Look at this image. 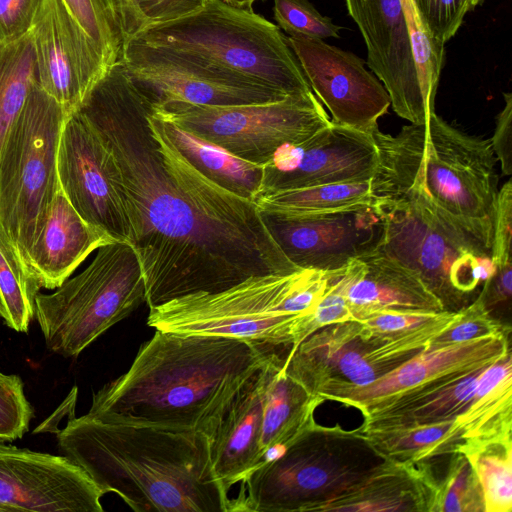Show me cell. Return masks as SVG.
Segmentation results:
<instances>
[{
  "mask_svg": "<svg viewBox=\"0 0 512 512\" xmlns=\"http://www.w3.org/2000/svg\"><path fill=\"white\" fill-rule=\"evenodd\" d=\"M76 212L60 185L27 259V270L40 288L60 287L85 259L115 242Z\"/></svg>",
  "mask_w": 512,
  "mask_h": 512,
  "instance_id": "cell-24",
  "label": "cell"
},
{
  "mask_svg": "<svg viewBox=\"0 0 512 512\" xmlns=\"http://www.w3.org/2000/svg\"><path fill=\"white\" fill-rule=\"evenodd\" d=\"M329 275L345 296L355 321L386 312L447 310L414 271L377 248Z\"/></svg>",
  "mask_w": 512,
  "mask_h": 512,
  "instance_id": "cell-22",
  "label": "cell"
},
{
  "mask_svg": "<svg viewBox=\"0 0 512 512\" xmlns=\"http://www.w3.org/2000/svg\"><path fill=\"white\" fill-rule=\"evenodd\" d=\"M35 82L32 31L22 38L0 42V152L12 123Z\"/></svg>",
  "mask_w": 512,
  "mask_h": 512,
  "instance_id": "cell-32",
  "label": "cell"
},
{
  "mask_svg": "<svg viewBox=\"0 0 512 512\" xmlns=\"http://www.w3.org/2000/svg\"><path fill=\"white\" fill-rule=\"evenodd\" d=\"M234 7L243 9H252L253 4L258 0H222Z\"/></svg>",
  "mask_w": 512,
  "mask_h": 512,
  "instance_id": "cell-47",
  "label": "cell"
},
{
  "mask_svg": "<svg viewBox=\"0 0 512 512\" xmlns=\"http://www.w3.org/2000/svg\"><path fill=\"white\" fill-rule=\"evenodd\" d=\"M67 116L35 80L0 152V225L26 270L59 188L57 148Z\"/></svg>",
  "mask_w": 512,
  "mask_h": 512,
  "instance_id": "cell-8",
  "label": "cell"
},
{
  "mask_svg": "<svg viewBox=\"0 0 512 512\" xmlns=\"http://www.w3.org/2000/svg\"><path fill=\"white\" fill-rule=\"evenodd\" d=\"M455 315L444 310L424 324L396 332L377 331L361 321L328 325L292 348L284 367L316 398L339 386H365L429 349Z\"/></svg>",
  "mask_w": 512,
  "mask_h": 512,
  "instance_id": "cell-10",
  "label": "cell"
},
{
  "mask_svg": "<svg viewBox=\"0 0 512 512\" xmlns=\"http://www.w3.org/2000/svg\"><path fill=\"white\" fill-rule=\"evenodd\" d=\"M374 467L316 511H428V489L416 464L387 461Z\"/></svg>",
  "mask_w": 512,
  "mask_h": 512,
  "instance_id": "cell-25",
  "label": "cell"
},
{
  "mask_svg": "<svg viewBox=\"0 0 512 512\" xmlns=\"http://www.w3.org/2000/svg\"><path fill=\"white\" fill-rule=\"evenodd\" d=\"M507 331L509 330L491 316L480 292L471 304L456 311L451 325L431 342L430 347L462 343Z\"/></svg>",
  "mask_w": 512,
  "mask_h": 512,
  "instance_id": "cell-39",
  "label": "cell"
},
{
  "mask_svg": "<svg viewBox=\"0 0 512 512\" xmlns=\"http://www.w3.org/2000/svg\"><path fill=\"white\" fill-rule=\"evenodd\" d=\"M451 456L443 480H433L427 474L428 511L485 512L483 491L470 462L458 451Z\"/></svg>",
  "mask_w": 512,
  "mask_h": 512,
  "instance_id": "cell-34",
  "label": "cell"
},
{
  "mask_svg": "<svg viewBox=\"0 0 512 512\" xmlns=\"http://www.w3.org/2000/svg\"><path fill=\"white\" fill-rule=\"evenodd\" d=\"M69 13L91 40L106 68L121 56L120 32L106 0H62Z\"/></svg>",
  "mask_w": 512,
  "mask_h": 512,
  "instance_id": "cell-37",
  "label": "cell"
},
{
  "mask_svg": "<svg viewBox=\"0 0 512 512\" xmlns=\"http://www.w3.org/2000/svg\"><path fill=\"white\" fill-rule=\"evenodd\" d=\"M287 42L333 123L368 134L378 130L391 101L363 59L322 39L289 36Z\"/></svg>",
  "mask_w": 512,
  "mask_h": 512,
  "instance_id": "cell-16",
  "label": "cell"
},
{
  "mask_svg": "<svg viewBox=\"0 0 512 512\" xmlns=\"http://www.w3.org/2000/svg\"><path fill=\"white\" fill-rule=\"evenodd\" d=\"M160 127L175 148L204 176L230 192L254 201L260 194L263 165L241 159L156 115Z\"/></svg>",
  "mask_w": 512,
  "mask_h": 512,
  "instance_id": "cell-27",
  "label": "cell"
},
{
  "mask_svg": "<svg viewBox=\"0 0 512 512\" xmlns=\"http://www.w3.org/2000/svg\"><path fill=\"white\" fill-rule=\"evenodd\" d=\"M370 187L383 218L377 249L414 271L445 309L465 302L495 274L491 250L423 195L375 177Z\"/></svg>",
  "mask_w": 512,
  "mask_h": 512,
  "instance_id": "cell-5",
  "label": "cell"
},
{
  "mask_svg": "<svg viewBox=\"0 0 512 512\" xmlns=\"http://www.w3.org/2000/svg\"><path fill=\"white\" fill-rule=\"evenodd\" d=\"M134 39L198 56L288 96L312 91L280 28L222 0H207L200 10Z\"/></svg>",
  "mask_w": 512,
  "mask_h": 512,
  "instance_id": "cell-6",
  "label": "cell"
},
{
  "mask_svg": "<svg viewBox=\"0 0 512 512\" xmlns=\"http://www.w3.org/2000/svg\"><path fill=\"white\" fill-rule=\"evenodd\" d=\"M43 0H0V42L16 41L28 34Z\"/></svg>",
  "mask_w": 512,
  "mask_h": 512,
  "instance_id": "cell-44",
  "label": "cell"
},
{
  "mask_svg": "<svg viewBox=\"0 0 512 512\" xmlns=\"http://www.w3.org/2000/svg\"><path fill=\"white\" fill-rule=\"evenodd\" d=\"M207 0H106L122 46L145 30L200 10Z\"/></svg>",
  "mask_w": 512,
  "mask_h": 512,
  "instance_id": "cell-35",
  "label": "cell"
},
{
  "mask_svg": "<svg viewBox=\"0 0 512 512\" xmlns=\"http://www.w3.org/2000/svg\"><path fill=\"white\" fill-rule=\"evenodd\" d=\"M41 288L26 270L0 225V294L4 323L17 332H27L35 317V297Z\"/></svg>",
  "mask_w": 512,
  "mask_h": 512,
  "instance_id": "cell-33",
  "label": "cell"
},
{
  "mask_svg": "<svg viewBox=\"0 0 512 512\" xmlns=\"http://www.w3.org/2000/svg\"><path fill=\"white\" fill-rule=\"evenodd\" d=\"M357 437L385 460L411 464L456 452L463 443L456 419L430 424L362 427Z\"/></svg>",
  "mask_w": 512,
  "mask_h": 512,
  "instance_id": "cell-28",
  "label": "cell"
},
{
  "mask_svg": "<svg viewBox=\"0 0 512 512\" xmlns=\"http://www.w3.org/2000/svg\"><path fill=\"white\" fill-rule=\"evenodd\" d=\"M433 36L443 44L461 27L472 11L471 0H413Z\"/></svg>",
  "mask_w": 512,
  "mask_h": 512,
  "instance_id": "cell-41",
  "label": "cell"
},
{
  "mask_svg": "<svg viewBox=\"0 0 512 512\" xmlns=\"http://www.w3.org/2000/svg\"><path fill=\"white\" fill-rule=\"evenodd\" d=\"M486 368L463 377L418 406L362 427L430 424L456 419L471 402L480 375Z\"/></svg>",
  "mask_w": 512,
  "mask_h": 512,
  "instance_id": "cell-36",
  "label": "cell"
},
{
  "mask_svg": "<svg viewBox=\"0 0 512 512\" xmlns=\"http://www.w3.org/2000/svg\"><path fill=\"white\" fill-rule=\"evenodd\" d=\"M377 148L373 176L407 186L491 250L498 192L497 158L488 139L468 135L435 112L396 135L372 134Z\"/></svg>",
  "mask_w": 512,
  "mask_h": 512,
  "instance_id": "cell-4",
  "label": "cell"
},
{
  "mask_svg": "<svg viewBox=\"0 0 512 512\" xmlns=\"http://www.w3.org/2000/svg\"><path fill=\"white\" fill-rule=\"evenodd\" d=\"M146 303L142 270L133 247L115 241L97 249L91 263L53 293L35 297V318L46 347L77 357L116 323Z\"/></svg>",
  "mask_w": 512,
  "mask_h": 512,
  "instance_id": "cell-7",
  "label": "cell"
},
{
  "mask_svg": "<svg viewBox=\"0 0 512 512\" xmlns=\"http://www.w3.org/2000/svg\"><path fill=\"white\" fill-rule=\"evenodd\" d=\"M0 318H2L3 320L6 318V308H5L1 294H0Z\"/></svg>",
  "mask_w": 512,
  "mask_h": 512,
  "instance_id": "cell-48",
  "label": "cell"
},
{
  "mask_svg": "<svg viewBox=\"0 0 512 512\" xmlns=\"http://www.w3.org/2000/svg\"><path fill=\"white\" fill-rule=\"evenodd\" d=\"M508 333L430 347L371 384L331 388L317 398L359 409L364 424L397 415L510 353Z\"/></svg>",
  "mask_w": 512,
  "mask_h": 512,
  "instance_id": "cell-12",
  "label": "cell"
},
{
  "mask_svg": "<svg viewBox=\"0 0 512 512\" xmlns=\"http://www.w3.org/2000/svg\"><path fill=\"white\" fill-rule=\"evenodd\" d=\"M377 164L372 134L331 121L306 140L284 144L263 165L261 194L369 181ZM259 195V196H260Z\"/></svg>",
  "mask_w": 512,
  "mask_h": 512,
  "instance_id": "cell-17",
  "label": "cell"
},
{
  "mask_svg": "<svg viewBox=\"0 0 512 512\" xmlns=\"http://www.w3.org/2000/svg\"><path fill=\"white\" fill-rule=\"evenodd\" d=\"M254 202L263 215L295 218L366 207L373 196L369 180L277 191Z\"/></svg>",
  "mask_w": 512,
  "mask_h": 512,
  "instance_id": "cell-30",
  "label": "cell"
},
{
  "mask_svg": "<svg viewBox=\"0 0 512 512\" xmlns=\"http://www.w3.org/2000/svg\"><path fill=\"white\" fill-rule=\"evenodd\" d=\"M504 107L496 116V125L490 139L493 152L504 175L512 173V93L503 94Z\"/></svg>",
  "mask_w": 512,
  "mask_h": 512,
  "instance_id": "cell-45",
  "label": "cell"
},
{
  "mask_svg": "<svg viewBox=\"0 0 512 512\" xmlns=\"http://www.w3.org/2000/svg\"><path fill=\"white\" fill-rule=\"evenodd\" d=\"M274 18L289 36L313 39L339 38L341 26L320 14L308 0H274Z\"/></svg>",
  "mask_w": 512,
  "mask_h": 512,
  "instance_id": "cell-38",
  "label": "cell"
},
{
  "mask_svg": "<svg viewBox=\"0 0 512 512\" xmlns=\"http://www.w3.org/2000/svg\"><path fill=\"white\" fill-rule=\"evenodd\" d=\"M512 181L509 179L497 192L493 224L491 258L497 266L512 262Z\"/></svg>",
  "mask_w": 512,
  "mask_h": 512,
  "instance_id": "cell-42",
  "label": "cell"
},
{
  "mask_svg": "<svg viewBox=\"0 0 512 512\" xmlns=\"http://www.w3.org/2000/svg\"><path fill=\"white\" fill-rule=\"evenodd\" d=\"M458 452L466 456L480 482L485 512L512 509L511 432L464 440Z\"/></svg>",
  "mask_w": 512,
  "mask_h": 512,
  "instance_id": "cell-31",
  "label": "cell"
},
{
  "mask_svg": "<svg viewBox=\"0 0 512 512\" xmlns=\"http://www.w3.org/2000/svg\"><path fill=\"white\" fill-rule=\"evenodd\" d=\"M278 360L272 353L238 390L209 436L213 469L227 492L266 460L260 443L263 403Z\"/></svg>",
  "mask_w": 512,
  "mask_h": 512,
  "instance_id": "cell-23",
  "label": "cell"
},
{
  "mask_svg": "<svg viewBox=\"0 0 512 512\" xmlns=\"http://www.w3.org/2000/svg\"><path fill=\"white\" fill-rule=\"evenodd\" d=\"M34 410L18 375L0 372V440L20 439L28 432Z\"/></svg>",
  "mask_w": 512,
  "mask_h": 512,
  "instance_id": "cell-40",
  "label": "cell"
},
{
  "mask_svg": "<svg viewBox=\"0 0 512 512\" xmlns=\"http://www.w3.org/2000/svg\"><path fill=\"white\" fill-rule=\"evenodd\" d=\"M322 428L315 427L266 459L241 481L229 512L316 511L367 472L324 456Z\"/></svg>",
  "mask_w": 512,
  "mask_h": 512,
  "instance_id": "cell-14",
  "label": "cell"
},
{
  "mask_svg": "<svg viewBox=\"0 0 512 512\" xmlns=\"http://www.w3.org/2000/svg\"><path fill=\"white\" fill-rule=\"evenodd\" d=\"M484 0H471L472 8L474 9L476 6L482 4Z\"/></svg>",
  "mask_w": 512,
  "mask_h": 512,
  "instance_id": "cell-49",
  "label": "cell"
},
{
  "mask_svg": "<svg viewBox=\"0 0 512 512\" xmlns=\"http://www.w3.org/2000/svg\"><path fill=\"white\" fill-rule=\"evenodd\" d=\"M439 313L440 312H386L361 322L377 331L396 332L424 324L435 318Z\"/></svg>",
  "mask_w": 512,
  "mask_h": 512,
  "instance_id": "cell-46",
  "label": "cell"
},
{
  "mask_svg": "<svg viewBox=\"0 0 512 512\" xmlns=\"http://www.w3.org/2000/svg\"><path fill=\"white\" fill-rule=\"evenodd\" d=\"M512 365L508 353L480 375L469 405L457 416L463 441L511 432Z\"/></svg>",
  "mask_w": 512,
  "mask_h": 512,
  "instance_id": "cell-29",
  "label": "cell"
},
{
  "mask_svg": "<svg viewBox=\"0 0 512 512\" xmlns=\"http://www.w3.org/2000/svg\"><path fill=\"white\" fill-rule=\"evenodd\" d=\"M322 402L289 376L284 361L276 362L263 403L260 443L267 455L286 448L315 427L313 412Z\"/></svg>",
  "mask_w": 512,
  "mask_h": 512,
  "instance_id": "cell-26",
  "label": "cell"
},
{
  "mask_svg": "<svg viewBox=\"0 0 512 512\" xmlns=\"http://www.w3.org/2000/svg\"><path fill=\"white\" fill-rule=\"evenodd\" d=\"M153 114L259 165L280 146L300 143L331 123L313 91L257 104L153 105Z\"/></svg>",
  "mask_w": 512,
  "mask_h": 512,
  "instance_id": "cell-11",
  "label": "cell"
},
{
  "mask_svg": "<svg viewBox=\"0 0 512 512\" xmlns=\"http://www.w3.org/2000/svg\"><path fill=\"white\" fill-rule=\"evenodd\" d=\"M56 167L59 185L82 219L116 241L129 243L130 225L114 157L78 111L62 126Z\"/></svg>",
  "mask_w": 512,
  "mask_h": 512,
  "instance_id": "cell-15",
  "label": "cell"
},
{
  "mask_svg": "<svg viewBox=\"0 0 512 512\" xmlns=\"http://www.w3.org/2000/svg\"><path fill=\"white\" fill-rule=\"evenodd\" d=\"M119 60L154 106H232L278 101L288 96L198 56L137 39L122 46Z\"/></svg>",
  "mask_w": 512,
  "mask_h": 512,
  "instance_id": "cell-13",
  "label": "cell"
},
{
  "mask_svg": "<svg viewBox=\"0 0 512 512\" xmlns=\"http://www.w3.org/2000/svg\"><path fill=\"white\" fill-rule=\"evenodd\" d=\"M59 451L104 493L137 512H229L209 438L193 430L106 421L90 414L56 429Z\"/></svg>",
  "mask_w": 512,
  "mask_h": 512,
  "instance_id": "cell-3",
  "label": "cell"
},
{
  "mask_svg": "<svg viewBox=\"0 0 512 512\" xmlns=\"http://www.w3.org/2000/svg\"><path fill=\"white\" fill-rule=\"evenodd\" d=\"M328 276L329 287L326 293L304 320L303 340L325 326L355 321L345 296L331 279L329 272Z\"/></svg>",
  "mask_w": 512,
  "mask_h": 512,
  "instance_id": "cell-43",
  "label": "cell"
},
{
  "mask_svg": "<svg viewBox=\"0 0 512 512\" xmlns=\"http://www.w3.org/2000/svg\"><path fill=\"white\" fill-rule=\"evenodd\" d=\"M271 354L245 340L156 330L130 368L93 394L88 414L209 438L234 395Z\"/></svg>",
  "mask_w": 512,
  "mask_h": 512,
  "instance_id": "cell-2",
  "label": "cell"
},
{
  "mask_svg": "<svg viewBox=\"0 0 512 512\" xmlns=\"http://www.w3.org/2000/svg\"><path fill=\"white\" fill-rule=\"evenodd\" d=\"M31 31L35 80L70 115L108 69L62 0H43Z\"/></svg>",
  "mask_w": 512,
  "mask_h": 512,
  "instance_id": "cell-21",
  "label": "cell"
},
{
  "mask_svg": "<svg viewBox=\"0 0 512 512\" xmlns=\"http://www.w3.org/2000/svg\"><path fill=\"white\" fill-rule=\"evenodd\" d=\"M286 257L300 269L329 272L377 248L383 218L377 205L295 218L263 215Z\"/></svg>",
  "mask_w": 512,
  "mask_h": 512,
  "instance_id": "cell-20",
  "label": "cell"
},
{
  "mask_svg": "<svg viewBox=\"0 0 512 512\" xmlns=\"http://www.w3.org/2000/svg\"><path fill=\"white\" fill-rule=\"evenodd\" d=\"M152 110L120 60L76 110L114 157L149 309L249 277L302 270L281 250L255 202L198 171Z\"/></svg>",
  "mask_w": 512,
  "mask_h": 512,
  "instance_id": "cell-1",
  "label": "cell"
},
{
  "mask_svg": "<svg viewBox=\"0 0 512 512\" xmlns=\"http://www.w3.org/2000/svg\"><path fill=\"white\" fill-rule=\"evenodd\" d=\"M103 495L68 457L0 440V512H102Z\"/></svg>",
  "mask_w": 512,
  "mask_h": 512,
  "instance_id": "cell-18",
  "label": "cell"
},
{
  "mask_svg": "<svg viewBox=\"0 0 512 512\" xmlns=\"http://www.w3.org/2000/svg\"><path fill=\"white\" fill-rule=\"evenodd\" d=\"M304 272L254 276L221 291L181 296L150 308L147 324L173 333L294 348L303 341L307 315L289 312L287 300Z\"/></svg>",
  "mask_w": 512,
  "mask_h": 512,
  "instance_id": "cell-9",
  "label": "cell"
},
{
  "mask_svg": "<svg viewBox=\"0 0 512 512\" xmlns=\"http://www.w3.org/2000/svg\"><path fill=\"white\" fill-rule=\"evenodd\" d=\"M366 48L367 64L389 94L394 112L412 124L435 112L424 96L401 0H345Z\"/></svg>",
  "mask_w": 512,
  "mask_h": 512,
  "instance_id": "cell-19",
  "label": "cell"
}]
</instances>
